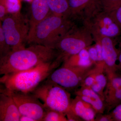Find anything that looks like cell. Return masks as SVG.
Wrapping results in <instances>:
<instances>
[{
    "mask_svg": "<svg viewBox=\"0 0 121 121\" xmlns=\"http://www.w3.org/2000/svg\"><path fill=\"white\" fill-rule=\"evenodd\" d=\"M59 54L55 49L38 44L11 51L0 58V74L23 71L55 60Z\"/></svg>",
    "mask_w": 121,
    "mask_h": 121,
    "instance_id": "6da1fadb",
    "label": "cell"
},
{
    "mask_svg": "<svg viewBox=\"0 0 121 121\" xmlns=\"http://www.w3.org/2000/svg\"><path fill=\"white\" fill-rule=\"evenodd\" d=\"M62 63L58 58L28 70L4 75L0 78L2 88L9 91L31 93Z\"/></svg>",
    "mask_w": 121,
    "mask_h": 121,
    "instance_id": "7a4b0ae2",
    "label": "cell"
},
{
    "mask_svg": "<svg viewBox=\"0 0 121 121\" xmlns=\"http://www.w3.org/2000/svg\"><path fill=\"white\" fill-rule=\"evenodd\" d=\"M75 25L68 17L51 13L37 25L29 36L27 43L55 49L56 44Z\"/></svg>",
    "mask_w": 121,
    "mask_h": 121,
    "instance_id": "3957f363",
    "label": "cell"
},
{
    "mask_svg": "<svg viewBox=\"0 0 121 121\" xmlns=\"http://www.w3.org/2000/svg\"><path fill=\"white\" fill-rule=\"evenodd\" d=\"M7 43L12 51L25 48L29 32V19L20 12L10 13L0 21Z\"/></svg>",
    "mask_w": 121,
    "mask_h": 121,
    "instance_id": "277c9868",
    "label": "cell"
},
{
    "mask_svg": "<svg viewBox=\"0 0 121 121\" xmlns=\"http://www.w3.org/2000/svg\"><path fill=\"white\" fill-rule=\"evenodd\" d=\"M31 93L43 101L46 110L65 113L70 108L72 101L70 93L50 79L44 81Z\"/></svg>",
    "mask_w": 121,
    "mask_h": 121,
    "instance_id": "5b68a950",
    "label": "cell"
},
{
    "mask_svg": "<svg viewBox=\"0 0 121 121\" xmlns=\"http://www.w3.org/2000/svg\"><path fill=\"white\" fill-rule=\"evenodd\" d=\"M83 25L80 27L75 25L55 46V49L59 54V57L64 62L94 42L90 29Z\"/></svg>",
    "mask_w": 121,
    "mask_h": 121,
    "instance_id": "8992f818",
    "label": "cell"
},
{
    "mask_svg": "<svg viewBox=\"0 0 121 121\" xmlns=\"http://www.w3.org/2000/svg\"><path fill=\"white\" fill-rule=\"evenodd\" d=\"M90 30L94 41L102 37L113 38L121 35V29L109 12L100 11L90 20L83 24Z\"/></svg>",
    "mask_w": 121,
    "mask_h": 121,
    "instance_id": "52a82bcc",
    "label": "cell"
},
{
    "mask_svg": "<svg viewBox=\"0 0 121 121\" xmlns=\"http://www.w3.org/2000/svg\"><path fill=\"white\" fill-rule=\"evenodd\" d=\"M0 91L8 93L12 97L21 115L30 117L35 121H42L46 109L39 99L32 93L9 91L2 88Z\"/></svg>",
    "mask_w": 121,
    "mask_h": 121,
    "instance_id": "ba28073f",
    "label": "cell"
},
{
    "mask_svg": "<svg viewBox=\"0 0 121 121\" xmlns=\"http://www.w3.org/2000/svg\"><path fill=\"white\" fill-rule=\"evenodd\" d=\"M93 69L83 71L62 66L55 69L47 79L66 90H74L80 87L82 81Z\"/></svg>",
    "mask_w": 121,
    "mask_h": 121,
    "instance_id": "9c48e42d",
    "label": "cell"
},
{
    "mask_svg": "<svg viewBox=\"0 0 121 121\" xmlns=\"http://www.w3.org/2000/svg\"><path fill=\"white\" fill-rule=\"evenodd\" d=\"M69 19L81 21L83 24L103 10L101 0H69Z\"/></svg>",
    "mask_w": 121,
    "mask_h": 121,
    "instance_id": "30bf717a",
    "label": "cell"
},
{
    "mask_svg": "<svg viewBox=\"0 0 121 121\" xmlns=\"http://www.w3.org/2000/svg\"><path fill=\"white\" fill-rule=\"evenodd\" d=\"M106 75L107 83L104 91V101L109 113L121 103V74L115 72Z\"/></svg>",
    "mask_w": 121,
    "mask_h": 121,
    "instance_id": "8fae6325",
    "label": "cell"
},
{
    "mask_svg": "<svg viewBox=\"0 0 121 121\" xmlns=\"http://www.w3.org/2000/svg\"><path fill=\"white\" fill-rule=\"evenodd\" d=\"M98 40H100L102 49L104 72L106 74L117 72L119 68L117 62L121 48H117L113 38L102 37Z\"/></svg>",
    "mask_w": 121,
    "mask_h": 121,
    "instance_id": "7c38bea8",
    "label": "cell"
},
{
    "mask_svg": "<svg viewBox=\"0 0 121 121\" xmlns=\"http://www.w3.org/2000/svg\"><path fill=\"white\" fill-rule=\"evenodd\" d=\"M21 114L13 98L8 93L0 94V121H20Z\"/></svg>",
    "mask_w": 121,
    "mask_h": 121,
    "instance_id": "4fadbf2b",
    "label": "cell"
},
{
    "mask_svg": "<svg viewBox=\"0 0 121 121\" xmlns=\"http://www.w3.org/2000/svg\"><path fill=\"white\" fill-rule=\"evenodd\" d=\"M31 14L29 19V32L31 34L36 26L52 13L47 0H32L31 6Z\"/></svg>",
    "mask_w": 121,
    "mask_h": 121,
    "instance_id": "5bb4252c",
    "label": "cell"
},
{
    "mask_svg": "<svg viewBox=\"0 0 121 121\" xmlns=\"http://www.w3.org/2000/svg\"><path fill=\"white\" fill-rule=\"evenodd\" d=\"M75 94L87 103L90 104L97 113H104L106 106L104 99L91 87H80Z\"/></svg>",
    "mask_w": 121,
    "mask_h": 121,
    "instance_id": "9a60e30c",
    "label": "cell"
},
{
    "mask_svg": "<svg viewBox=\"0 0 121 121\" xmlns=\"http://www.w3.org/2000/svg\"><path fill=\"white\" fill-rule=\"evenodd\" d=\"M62 66L83 71L90 70L95 66L90 58L87 48L69 57L63 63Z\"/></svg>",
    "mask_w": 121,
    "mask_h": 121,
    "instance_id": "2e32d148",
    "label": "cell"
},
{
    "mask_svg": "<svg viewBox=\"0 0 121 121\" xmlns=\"http://www.w3.org/2000/svg\"><path fill=\"white\" fill-rule=\"evenodd\" d=\"M70 109L82 121H95L97 114L95 110L78 95L72 99Z\"/></svg>",
    "mask_w": 121,
    "mask_h": 121,
    "instance_id": "e0dca14e",
    "label": "cell"
},
{
    "mask_svg": "<svg viewBox=\"0 0 121 121\" xmlns=\"http://www.w3.org/2000/svg\"><path fill=\"white\" fill-rule=\"evenodd\" d=\"M48 7L53 14L68 17L69 0H47Z\"/></svg>",
    "mask_w": 121,
    "mask_h": 121,
    "instance_id": "ac0fdd59",
    "label": "cell"
},
{
    "mask_svg": "<svg viewBox=\"0 0 121 121\" xmlns=\"http://www.w3.org/2000/svg\"><path fill=\"white\" fill-rule=\"evenodd\" d=\"M68 121L65 113L52 110H46L42 121Z\"/></svg>",
    "mask_w": 121,
    "mask_h": 121,
    "instance_id": "d6986e66",
    "label": "cell"
},
{
    "mask_svg": "<svg viewBox=\"0 0 121 121\" xmlns=\"http://www.w3.org/2000/svg\"><path fill=\"white\" fill-rule=\"evenodd\" d=\"M11 51V48L7 43L3 30L0 25V58L6 55Z\"/></svg>",
    "mask_w": 121,
    "mask_h": 121,
    "instance_id": "ffe728a7",
    "label": "cell"
},
{
    "mask_svg": "<svg viewBox=\"0 0 121 121\" xmlns=\"http://www.w3.org/2000/svg\"><path fill=\"white\" fill-rule=\"evenodd\" d=\"M104 11L109 12L115 9L121 7V0L114 1H109L101 0Z\"/></svg>",
    "mask_w": 121,
    "mask_h": 121,
    "instance_id": "44dd1931",
    "label": "cell"
},
{
    "mask_svg": "<svg viewBox=\"0 0 121 121\" xmlns=\"http://www.w3.org/2000/svg\"><path fill=\"white\" fill-rule=\"evenodd\" d=\"M104 71L99 70L97 72L95 76V82L99 84L105 90L107 83V78L104 74Z\"/></svg>",
    "mask_w": 121,
    "mask_h": 121,
    "instance_id": "7402d4cb",
    "label": "cell"
},
{
    "mask_svg": "<svg viewBox=\"0 0 121 121\" xmlns=\"http://www.w3.org/2000/svg\"><path fill=\"white\" fill-rule=\"evenodd\" d=\"M108 12H109L121 29V7Z\"/></svg>",
    "mask_w": 121,
    "mask_h": 121,
    "instance_id": "603a6c76",
    "label": "cell"
},
{
    "mask_svg": "<svg viewBox=\"0 0 121 121\" xmlns=\"http://www.w3.org/2000/svg\"><path fill=\"white\" fill-rule=\"evenodd\" d=\"M89 52V56L91 60L94 63L95 66L97 62V52L95 44L91 45L87 48Z\"/></svg>",
    "mask_w": 121,
    "mask_h": 121,
    "instance_id": "cb8c5ba5",
    "label": "cell"
},
{
    "mask_svg": "<svg viewBox=\"0 0 121 121\" xmlns=\"http://www.w3.org/2000/svg\"><path fill=\"white\" fill-rule=\"evenodd\" d=\"M109 113L112 117L114 121H121V103Z\"/></svg>",
    "mask_w": 121,
    "mask_h": 121,
    "instance_id": "d4e9b609",
    "label": "cell"
},
{
    "mask_svg": "<svg viewBox=\"0 0 121 121\" xmlns=\"http://www.w3.org/2000/svg\"><path fill=\"white\" fill-rule=\"evenodd\" d=\"M8 9L6 4V0H0V19L2 21L8 12Z\"/></svg>",
    "mask_w": 121,
    "mask_h": 121,
    "instance_id": "484cf974",
    "label": "cell"
},
{
    "mask_svg": "<svg viewBox=\"0 0 121 121\" xmlns=\"http://www.w3.org/2000/svg\"><path fill=\"white\" fill-rule=\"evenodd\" d=\"M95 121H114L112 116L110 113L107 114L97 113Z\"/></svg>",
    "mask_w": 121,
    "mask_h": 121,
    "instance_id": "4316f807",
    "label": "cell"
},
{
    "mask_svg": "<svg viewBox=\"0 0 121 121\" xmlns=\"http://www.w3.org/2000/svg\"><path fill=\"white\" fill-rule=\"evenodd\" d=\"M6 4L9 11H16L15 9L18 10L19 6L17 0H6Z\"/></svg>",
    "mask_w": 121,
    "mask_h": 121,
    "instance_id": "83f0119b",
    "label": "cell"
},
{
    "mask_svg": "<svg viewBox=\"0 0 121 121\" xmlns=\"http://www.w3.org/2000/svg\"><path fill=\"white\" fill-rule=\"evenodd\" d=\"M68 121H82L70 109L65 113Z\"/></svg>",
    "mask_w": 121,
    "mask_h": 121,
    "instance_id": "f1b7e54d",
    "label": "cell"
},
{
    "mask_svg": "<svg viewBox=\"0 0 121 121\" xmlns=\"http://www.w3.org/2000/svg\"><path fill=\"white\" fill-rule=\"evenodd\" d=\"M91 89L95 93L99 95L104 100V89H103L99 84L95 82L91 86Z\"/></svg>",
    "mask_w": 121,
    "mask_h": 121,
    "instance_id": "f546056e",
    "label": "cell"
},
{
    "mask_svg": "<svg viewBox=\"0 0 121 121\" xmlns=\"http://www.w3.org/2000/svg\"><path fill=\"white\" fill-rule=\"evenodd\" d=\"M20 121H35V119L28 116L21 115L20 117Z\"/></svg>",
    "mask_w": 121,
    "mask_h": 121,
    "instance_id": "4dcf8cb0",
    "label": "cell"
},
{
    "mask_svg": "<svg viewBox=\"0 0 121 121\" xmlns=\"http://www.w3.org/2000/svg\"><path fill=\"white\" fill-rule=\"evenodd\" d=\"M118 68L119 70H121V51H120V53H119V56L118 58Z\"/></svg>",
    "mask_w": 121,
    "mask_h": 121,
    "instance_id": "1f68e13d",
    "label": "cell"
},
{
    "mask_svg": "<svg viewBox=\"0 0 121 121\" xmlns=\"http://www.w3.org/2000/svg\"><path fill=\"white\" fill-rule=\"evenodd\" d=\"M105 0L107 1H114L118 0Z\"/></svg>",
    "mask_w": 121,
    "mask_h": 121,
    "instance_id": "d6a6232c",
    "label": "cell"
}]
</instances>
